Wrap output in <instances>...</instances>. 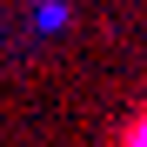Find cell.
<instances>
[{
	"label": "cell",
	"mask_w": 147,
	"mask_h": 147,
	"mask_svg": "<svg viewBox=\"0 0 147 147\" xmlns=\"http://www.w3.org/2000/svg\"><path fill=\"white\" fill-rule=\"evenodd\" d=\"M120 147H147V100L134 107V120H127V134H120Z\"/></svg>",
	"instance_id": "cell-1"
}]
</instances>
